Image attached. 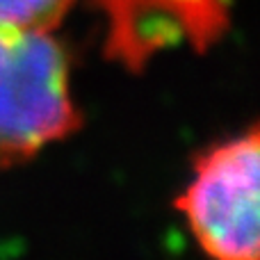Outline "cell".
Here are the masks:
<instances>
[{"label":"cell","instance_id":"obj_3","mask_svg":"<svg viewBox=\"0 0 260 260\" xmlns=\"http://www.w3.org/2000/svg\"><path fill=\"white\" fill-rule=\"evenodd\" d=\"M73 0H0V30L55 32Z\"/></svg>","mask_w":260,"mask_h":260},{"label":"cell","instance_id":"obj_1","mask_svg":"<svg viewBox=\"0 0 260 260\" xmlns=\"http://www.w3.org/2000/svg\"><path fill=\"white\" fill-rule=\"evenodd\" d=\"M78 126L71 59L55 32L0 30V169L32 160Z\"/></svg>","mask_w":260,"mask_h":260},{"label":"cell","instance_id":"obj_2","mask_svg":"<svg viewBox=\"0 0 260 260\" xmlns=\"http://www.w3.org/2000/svg\"><path fill=\"white\" fill-rule=\"evenodd\" d=\"M258 130L201 153L176 199L192 238L217 260H256L260 242Z\"/></svg>","mask_w":260,"mask_h":260}]
</instances>
